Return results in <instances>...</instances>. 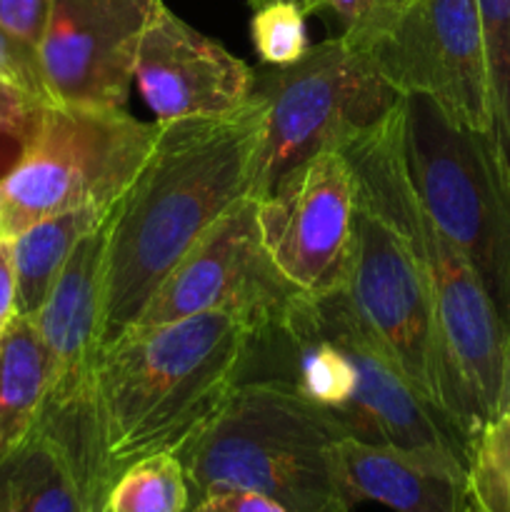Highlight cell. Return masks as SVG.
<instances>
[{
  "label": "cell",
  "mask_w": 510,
  "mask_h": 512,
  "mask_svg": "<svg viewBox=\"0 0 510 512\" xmlns=\"http://www.w3.org/2000/svg\"><path fill=\"white\" fill-rule=\"evenodd\" d=\"M18 318V278H15L13 243L0 240V335Z\"/></svg>",
  "instance_id": "f1b7e54d"
},
{
  "label": "cell",
  "mask_w": 510,
  "mask_h": 512,
  "mask_svg": "<svg viewBox=\"0 0 510 512\" xmlns=\"http://www.w3.org/2000/svg\"><path fill=\"white\" fill-rule=\"evenodd\" d=\"M158 123L125 110L48 103L0 175V240L80 205L113 208L148 160Z\"/></svg>",
  "instance_id": "5b68a950"
},
{
  "label": "cell",
  "mask_w": 510,
  "mask_h": 512,
  "mask_svg": "<svg viewBox=\"0 0 510 512\" xmlns=\"http://www.w3.org/2000/svg\"><path fill=\"white\" fill-rule=\"evenodd\" d=\"M258 333L243 318L203 313L133 328L100 350L83 400L43 413L65 450L85 512H103L123 470L155 453L178 455L243 380Z\"/></svg>",
  "instance_id": "6da1fadb"
},
{
  "label": "cell",
  "mask_w": 510,
  "mask_h": 512,
  "mask_svg": "<svg viewBox=\"0 0 510 512\" xmlns=\"http://www.w3.org/2000/svg\"><path fill=\"white\" fill-rule=\"evenodd\" d=\"M105 258L108 218L75 245L48 298L30 318L48 355L50 385L45 413L73 408L88 390L100 353Z\"/></svg>",
  "instance_id": "9a60e30c"
},
{
  "label": "cell",
  "mask_w": 510,
  "mask_h": 512,
  "mask_svg": "<svg viewBox=\"0 0 510 512\" xmlns=\"http://www.w3.org/2000/svg\"><path fill=\"white\" fill-rule=\"evenodd\" d=\"M48 355L33 320L0 335V465L35 433L48 405Z\"/></svg>",
  "instance_id": "e0dca14e"
},
{
  "label": "cell",
  "mask_w": 510,
  "mask_h": 512,
  "mask_svg": "<svg viewBox=\"0 0 510 512\" xmlns=\"http://www.w3.org/2000/svg\"><path fill=\"white\" fill-rule=\"evenodd\" d=\"M488 65L490 135L495 165L510 185V0H475Z\"/></svg>",
  "instance_id": "44dd1931"
},
{
  "label": "cell",
  "mask_w": 510,
  "mask_h": 512,
  "mask_svg": "<svg viewBox=\"0 0 510 512\" xmlns=\"http://www.w3.org/2000/svg\"><path fill=\"white\" fill-rule=\"evenodd\" d=\"M345 293L365 325L383 340L420 400L448 423L435 310L423 265L413 245L388 220L360 203Z\"/></svg>",
  "instance_id": "8fae6325"
},
{
  "label": "cell",
  "mask_w": 510,
  "mask_h": 512,
  "mask_svg": "<svg viewBox=\"0 0 510 512\" xmlns=\"http://www.w3.org/2000/svg\"><path fill=\"white\" fill-rule=\"evenodd\" d=\"M468 512H510V330L498 408L465 450Z\"/></svg>",
  "instance_id": "ffe728a7"
},
{
  "label": "cell",
  "mask_w": 510,
  "mask_h": 512,
  "mask_svg": "<svg viewBox=\"0 0 510 512\" xmlns=\"http://www.w3.org/2000/svg\"><path fill=\"white\" fill-rule=\"evenodd\" d=\"M255 90L268 100V118L250 175L253 198L268 195L313 155L343 150L405 98L343 35L310 45Z\"/></svg>",
  "instance_id": "52a82bcc"
},
{
  "label": "cell",
  "mask_w": 510,
  "mask_h": 512,
  "mask_svg": "<svg viewBox=\"0 0 510 512\" xmlns=\"http://www.w3.org/2000/svg\"><path fill=\"white\" fill-rule=\"evenodd\" d=\"M343 428L288 380H240L178 453L195 498L248 490L290 512H353L335 478Z\"/></svg>",
  "instance_id": "277c9868"
},
{
  "label": "cell",
  "mask_w": 510,
  "mask_h": 512,
  "mask_svg": "<svg viewBox=\"0 0 510 512\" xmlns=\"http://www.w3.org/2000/svg\"><path fill=\"white\" fill-rule=\"evenodd\" d=\"M268 100L213 118L158 123L148 160L108 215L100 350L123 338L195 240L243 195Z\"/></svg>",
  "instance_id": "7a4b0ae2"
},
{
  "label": "cell",
  "mask_w": 510,
  "mask_h": 512,
  "mask_svg": "<svg viewBox=\"0 0 510 512\" xmlns=\"http://www.w3.org/2000/svg\"><path fill=\"white\" fill-rule=\"evenodd\" d=\"M303 313L318 333L340 345L355 370V390L348 405L333 415L348 438L408 450L450 453L465 460V445L448 423L430 408L383 340L365 325L348 293L303 298Z\"/></svg>",
  "instance_id": "7c38bea8"
},
{
  "label": "cell",
  "mask_w": 510,
  "mask_h": 512,
  "mask_svg": "<svg viewBox=\"0 0 510 512\" xmlns=\"http://www.w3.org/2000/svg\"><path fill=\"white\" fill-rule=\"evenodd\" d=\"M255 200L260 238L288 283L310 298L348 288L358 200L340 150L313 155Z\"/></svg>",
  "instance_id": "30bf717a"
},
{
  "label": "cell",
  "mask_w": 510,
  "mask_h": 512,
  "mask_svg": "<svg viewBox=\"0 0 510 512\" xmlns=\"http://www.w3.org/2000/svg\"><path fill=\"white\" fill-rule=\"evenodd\" d=\"M335 478L350 505L373 503L395 512H468L465 460L450 453L340 438Z\"/></svg>",
  "instance_id": "2e32d148"
},
{
  "label": "cell",
  "mask_w": 510,
  "mask_h": 512,
  "mask_svg": "<svg viewBox=\"0 0 510 512\" xmlns=\"http://www.w3.org/2000/svg\"><path fill=\"white\" fill-rule=\"evenodd\" d=\"M163 0H53L38 65L55 105L125 110L145 28Z\"/></svg>",
  "instance_id": "4fadbf2b"
},
{
  "label": "cell",
  "mask_w": 510,
  "mask_h": 512,
  "mask_svg": "<svg viewBox=\"0 0 510 512\" xmlns=\"http://www.w3.org/2000/svg\"><path fill=\"white\" fill-rule=\"evenodd\" d=\"M343 38L400 95H423L453 125L488 138V65L475 0H413L385 28Z\"/></svg>",
  "instance_id": "ba28073f"
},
{
  "label": "cell",
  "mask_w": 510,
  "mask_h": 512,
  "mask_svg": "<svg viewBox=\"0 0 510 512\" xmlns=\"http://www.w3.org/2000/svg\"><path fill=\"white\" fill-rule=\"evenodd\" d=\"M43 105L48 103H38V100L28 98L20 90L0 83V133L18 135V140L23 143Z\"/></svg>",
  "instance_id": "83f0119b"
},
{
  "label": "cell",
  "mask_w": 510,
  "mask_h": 512,
  "mask_svg": "<svg viewBox=\"0 0 510 512\" xmlns=\"http://www.w3.org/2000/svg\"><path fill=\"white\" fill-rule=\"evenodd\" d=\"M53 0H0V30L20 43L38 48L48 25Z\"/></svg>",
  "instance_id": "484cf974"
},
{
  "label": "cell",
  "mask_w": 510,
  "mask_h": 512,
  "mask_svg": "<svg viewBox=\"0 0 510 512\" xmlns=\"http://www.w3.org/2000/svg\"><path fill=\"white\" fill-rule=\"evenodd\" d=\"M265 3H270V0H250V5H253V8H260V5H265Z\"/></svg>",
  "instance_id": "f546056e"
},
{
  "label": "cell",
  "mask_w": 510,
  "mask_h": 512,
  "mask_svg": "<svg viewBox=\"0 0 510 512\" xmlns=\"http://www.w3.org/2000/svg\"><path fill=\"white\" fill-rule=\"evenodd\" d=\"M193 505L188 475L175 453H155L120 473L103 512H188Z\"/></svg>",
  "instance_id": "7402d4cb"
},
{
  "label": "cell",
  "mask_w": 510,
  "mask_h": 512,
  "mask_svg": "<svg viewBox=\"0 0 510 512\" xmlns=\"http://www.w3.org/2000/svg\"><path fill=\"white\" fill-rule=\"evenodd\" d=\"M188 512H290L275 500L248 490H213L190 505Z\"/></svg>",
  "instance_id": "4316f807"
},
{
  "label": "cell",
  "mask_w": 510,
  "mask_h": 512,
  "mask_svg": "<svg viewBox=\"0 0 510 512\" xmlns=\"http://www.w3.org/2000/svg\"><path fill=\"white\" fill-rule=\"evenodd\" d=\"M340 153L353 168L355 200L388 220L423 265L438 330L445 418L468 450L498 408L508 325L470 260L440 233L420 200L405 158V98Z\"/></svg>",
  "instance_id": "3957f363"
},
{
  "label": "cell",
  "mask_w": 510,
  "mask_h": 512,
  "mask_svg": "<svg viewBox=\"0 0 510 512\" xmlns=\"http://www.w3.org/2000/svg\"><path fill=\"white\" fill-rule=\"evenodd\" d=\"M293 3H298L300 8H303V13H305V3H308V0H293Z\"/></svg>",
  "instance_id": "4dcf8cb0"
},
{
  "label": "cell",
  "mask_w": 510,
  "mask_h": 512,
  "mask_svg": "<svg viewBox=\"0 0 510 512\" xmlns=\"http://www.w3.org/2000/svg\"><path fill=\"white\" fill-rule=\"evenodd\" d=\"M410 3L413 0H308L305 15L318 13V10H333L343 20V35L358 38V35L385 28Z\"/></svg>",
  "instance_id": "cb8c5ba5"
},
{
  "label": "cell",
  "mask_w": 510,
  "mask_h": 512,
  "mask_svg": "<svg viewBox=\"0 0 510 512\" xmlns=\"http://www.w3.org/2000/svg\"><path fill=\"white\" fill-rule=\"evenodd\" d=\"M110 210L113 208L108 205H80L30 225L13 240L18 310L23 318H33L38 313L75 245L103 225Z\"/></svg>",
  "instance_id": "ac0fdd59"
},
{
  "label": "cell",
  "mask_w": 510,
  "mask_h": 512,
  "mask_svg": "<svg viewBox=\"0 0 510 512\" xmlns=\"http://www.w3.org/2000/svg\"><path fill=\"white\" fill-rule=\"evenodd\" d=\"M135 80L155 123L213 118L255 98V70L160 5L135 58Z\"/></svg>",
  "instance_id": "5bb4252c"
},
{
  "label": "cell",
  "mask_w": 510,
  "mask_h": 512,
  "mask_svg": "<svg viewBox=\"0 0 510 512\" xmlns=\"http://www.w3.org/2000/svg\"><path fill=\"white\" fill-rule=\"evenodd\" d=\"M0 512H85L68 455L40 425L0 465Z\"/></svg>",
  "instance_id": "d6986e66"
},
{
  "label": "cell",
  "mask_w": 510,
  "mask_h": 512,
  "mask_svg": "<svg viewBox=\"0 0 510 512\" xmlns=\"http://www.w3.org/2000/svg\"><path fill=\"white\" fill-rule=\"evenodd\" d=\"M250 33H253L260 60L275 68L293 65L310 48L308 33H305V13L293 0H270L255 8Z\"/></svg>",
  "instance_id": "603a6c76"
},
{
  "label": "cell",
  "mask_w": 510,
  "mask_h": 512,
  "mask_svg": "<svg viewBox=\"0 0 510 512\" xmlns=\"http://www.w3.org/2000/svg\"><path fill=\"white\" fill-rule=\"evenodd\" d=\"M298 295L300 290L283 278L265 250L258 200L243 195L170 270L133 328L228 313L253 325L260 343L280 328Z\"/></svg>",
  "instance_id": "9c48e42d"
},
{
  "label": "cell",
  "mask_w": 510,
  "mask_h": 512,
  "mask_svg": "<svg viewBox=\"0 0 510 512\" xmlns=\"http://www.w3.org/2000/svg\"><path fill=\"white\" fill-rule=\"evenodd\" d=\"M405 158L428 215L470 260L510 330V185L488 138L453 125L423 95H408Z\"/></svg>",
  "instance_id": "8992f818"
},
{
  "label": "cell",
  "mask_w": 510,
  "mask_h": 512,
  "mask_svg": "<svg viewBox=\"0 0 510 512\" xmlns=\"http://www.w3.org/2000/svg\"><path fill=\"white\" fill-rule=\"evenodd\" d=\"M0 83L20 90L38 103H53L40 75L38 53L30 45L20 43L13 35L0 30Z\"/></svg>",
  "instance_id": "d4e9b609"
}]
</instances>
